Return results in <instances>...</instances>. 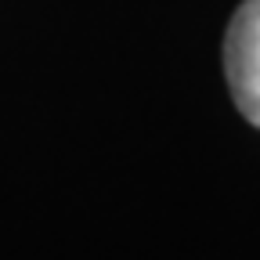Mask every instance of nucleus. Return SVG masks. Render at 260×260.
<instances>
[{"label":"nucleus","mask_w":260,"mask_h":260,"mask_svg":"<svg viewBox=\"0 0 260 260\" xmlns=\"http://www.w3.org/2000/svg\"><path fill=\"white\" fill-rule=\"evenodd\" d=\"M224 73L239 112L260 126V0H246L228 25Z\"/></svg>","instance_id":"obj_1"}]
</instances>
